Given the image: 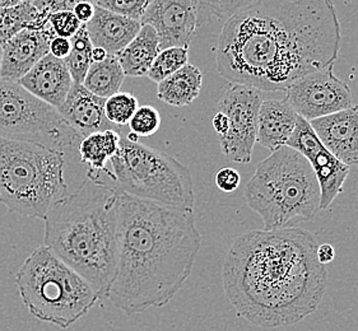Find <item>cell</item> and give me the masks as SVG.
Wrapping results in <instances>:
<instances>
[{
	"label": "cell",
	"instance_id": "cell-21",
	"mask_svg": "<svg viewBox=\"0 0 358 331\" xmlns=\"http://www.w3.org/2000/svg\"><path fill=\"white\" fill-rule=\"evenodd\" d=\"M159 49L157 32L150 24H142L136 36L122 49L116 58L128 77H144L151 68Z\"/></svg>",
	"mask_w": 358,
	"mask_h": 331
},
{
	"label": "cell",
	"instance_id": "cell-16",
	"mask_svg": "<svg viewBox=\"0 0 358 331\" xmlns=\"http://www.w3.org/2000/svg\"><path fill=\"white\" fill-rule=\"evenodd\" d=\"M18 83L29 94L57 110L69 94L73 80L65 60L49 52Z\"/></svg>",
	"mask_w": 358,
	"mask_h": 331
},
{
	"label": "cell",
	"instance_id": "cell-12",
	"mask_svg": "<svg viewBox=\"0 0 358 331\" xmlns=\"http://www.w3.org/2000/svg\"><path fill=\"white\" fill-rule=\"evenodd\" d=\"M286 145L300 152L308 159L320 187V210L329 208L343 191L350 166L344 165L325 148L310 122L300 115Z\"/></svg>",
	"mask_w": 358,
	"mask_h": 331
},
{
	"label": "cell",
	"instance_id": "cell-22",
	"mask_svg": "<svg viewBox=\"0 0 358 331\" xmlns=\"http://www.w3.org/2000/svg\"><path fill=\"white\" fill-rule=\"evenodd\" d=\"M201 83L203 74L199 68L187 63L157 83L158 100L175 108L189 106L201 94Z\"/></svg>",
	"mask_w": 358,
	"mask_h": 331
},
{
	"label": "cell",
	"instance_id": "cell-15",
	"mask_svg": "<svg viewBox=\"0 0 358 331\" xmlns=\"http://www.w3.org/2000/svg\"><path fill=\"white\" fill-rule=\"evenodd\" d=\"M325 148L344 165L358 163V105L310 120Z\"/></svg>",
	"mask_w": 358,
	"mask_h": 331
},
{
	"label": "cell",
	"instance_id": "cell-26",
	"mask_svg": "<svg viewBox=\"0 0 358 331\" xmlns=\"http://www.w3.org/2000/svg\"><path fill=\"white\" fill-rule=\"evenodd\" d=\"M189 61V51L185 47L172 46L158 52L157 57L153 60L147 77L155 82L159 83L171 75L172 73L178 72L180 68L187 64Z\"/></svg>",
	"mask_w": 358,
	"mask_h": 331
},
{
	"label": "cell",
	"instance_id": "cell-32",
	"mask_svg": "<svg viewBox=\"0 0 358 331\" xmlns=\"http://www.w3.org/2000/svg\"><path fill=\"white\" fill-rule=\"evenodd\" d=\"M80 1H92L94 0H35L32 4L43 13H54L57 10H73Z\"/></svg>",
	"mask_w": 358,
	"mask_h": 331
},
{
	"label": "cell",
	"instance_id": "cell-10",
	"mask_svg": "<svg viewBox=\"0 0 358 331\" xmlns=\"http://www.w3.org/2000/svg\"><path fill=\"white\" fill-rule=\"evenodd\" d=\"M264 92L254 87L232 83L217 103L229 119V131L218 138L221 151L232 162L250 163L252 149L257 143V122L259 108Z\"/></svg>",
	"mask_w": 358,
	"mask_h": 331
},
{
	"label": "cell",
	"instance_id": "cell-4",
	"mask_svg": "<svg viewBox=\"0 0 358 331\" xmlns=\"http://www.w3.org/2000/svg\"><path fill=\"white\" fill-rule=\"evenodd\" d=\"M120 190L86 177L45 216L43 245L108 298L116 269Z\"/></svg>",
	"mask_w": 358,
	"mask_h": 331
},
{
	"label": "cell",
	"instance_id": "cell-41",
	"mask_svg": "<svg viewBox=\"0 0 358 331\" xmlns=\"http://www.w3.org/2000/svg\"><path fill=\"white\" fill-rule=\"evenodd\" d=\"M125 138L129 139L130 142H139V137L136 135V133H129Z\"/></svg>",
	"mask_w": 358,
	"mask_h": 331
},
{
	"label": "cell",
	"instance_id": "cell-29",
	"mask_svg": "<svg viewBox=\"0 0 358 331\" xmlns=\"http://www.w3.org/2000/svg\"><path fill=\"white\" fill-rule=\"evenodd\" d=\"M152 0H94V6L108 9L113 13L141 22Z\"/></svg>",
	"mask_w": 358,
	"mask_h": 331
},
{
	"label": "cell",
	"instance_id": "cell-23",
	"mask_svg": "<svg viewBox=\"0 0 358 331\" xmlns=\"http://www.w3.org/2000/svg\"><path fill=\"white\" fill-rule=\"evenodd\" d=\"M49 24V15L40 12L32 3L21 1L13 7L0 8V45L22 29H43Z\"/></svg>",
	"mask_w": 358,
	"mask_h": 331
},
{
	"label": "cell",
	"instance_id": "cell-18",
	"mask_svg": "<svg viewBox=\"0 0 358 331\" xmlns=\"http://www.w3.org/2000/svg\"><path fill=\"white\" fill-rule=\"evenodd\" d=\"M299 114L285 98L263 100L257 122V143L271 152L287 145L292 135Z\"/></svg>",
	"mask_w": 358,
	"mask_h": 331
},
{
	"label": "cell",
	"instance_id": "cell-13",
	"mask_svg": "<svg viewBox=\"0 0 358 331\" xmlns=\"http://www.w3.org/2000/svg\"><path fill=\"white\" fill-rule=\"evenodd\" d=\"M157 32L159 49L172 46L189 49L199 22L195 0H152L141 18Z\"/></svg>",
	"mask_w": 358,
	"mask_h": 331
},
{
	"label": "cell",
	"instance_id": "cell-40",
	"mask_svg": "<svg viewBox=\"0 0 358 331\" xmlns=\"http://www.w3.org/2000/svg\"><path fill=\"white\" fill-rule=\"evenodd\" d=\"M22 0H0V8L13 7L20 4Z\"/></svg>",
	"mask_w": 358,
	"mask_h": 331
},
{
	"label": "cell",
	"instance_id": "cell-20",
	"mask_svg": "<svg viewBox=\"0 0 358 331\" xmlns=\"http://www.w3.org/2000/svg\"><path fill=\"white\" fill-rule=\"evenodd\" d=\"M122 137L116 129L101 130L83 138L78 147L80 162L88 167L86 177L101 179V175H108L114 181V173L108 168V161L113 159L120 148Z\"/></svg>",
	"mask_w": 358,
	"mask_h": 331
},
{
	"label": "cell",
	"instance_id": "cell-5",
	"mask_svg": "<svg viewBox=\"0 0 358 331\" xmlns=\"http://www.w3.org/2000/svg\"><path fill=\"white\" fill-rule=\"evenodd\" d=\"M245 202L265 230L296 227L320 210V187L308 159L283 145L255 168L246 184Z\"/></svg>",
	"mask_w": 358,
	"mask_h": 331
},
{
	"label": "cell",
	"instance_id": "cell-14",
	"mask_svg": "<svg viewBox=\"0 0 358 331\" xmlns=\"http://www.w3.org/2000/svg\"><path fill=\"white\" fill-rule=\"evenodd\" d=\"M57 36L50 23L43 29H22L1 45L3 59L0 78L18 82L48 55L50 41Z\"/></svg>",
	"mask_w": 358,
	"mask_h": 331
},
{
	"label": "cell",
	"instance_id": "cell-30",
	"mask_svg": "<svg viewBox=\"0 0 358 331\" xmlns=\"http://www.w3.org/2000/svg\"><path fill=\"white\" fill-rule=\"evenodd\" d=\"M49 23L57 36L71 38L77 34L82 23L73 10H57L49 15Z\"/></svg>",
	"mask_w": 358,
	"mask_h": 331
},
{
	"label": "cell",
	"instance_id": "cell-7",
	"mask_svg": "<svg viewBox=\"0 0 358 331\" xmlns=\"http://www.w3.org/2000/svg\"><path fill=\"white\" fill-rule=\"evenodd\" d=\"M22 302L32 316L68 329L101 300L96 289L43 245L29 253L15 274Z\"/></svg>",
	"mask_w": 358,
	"mask_h": 331
},
{
	"label": "cell",
	"instance_id": "cell-19",
	"mask_svg": "<svg viewBox=\"0 0 358 331\" xmlns=\"http://www.w3.org/2000/svg\"><path fill=\"white\" fill-rule=\"evenodd\" d=\"M85 26L94 47L117 55L136 36L142 23L96 6L94 18Z\"/></svg>",
	"mask_w": 358,
	"mask_h": 331
},
{
	"label": "cell",
	"instance_id": "cell-31",
	"mask_svg": "<svg viewBox=\"0 0 358 331\" xmlns=\"http://www.w3.org/2000/svg\"><path fill=\"white\" fill-rule=\"evenodd\" d=\"M215 185L221 191L226 194H231V193L236 191L240 186L241 176L235 168L224 167L215 173Z\"/></svg>",
	"mask_w": 358,
	"mask_h": 331
},
{
	"label": "cell",
	"instance_id": "cell-6",
	"mask_svg": "<svg viewBox=\"0 0 358 331\" xmlns=\"http://www.w3.org/2000/svg\"><path fill=\"white\" fill-rule=\"evenodd\" d=\"M66 157L46 145L0 138V203L18 216L45 219L68 194Z\"/></svg>",
	"mask_w": 358,
	"mask_h": 331
},
{
	"label": "cell",
	"instance_id": "cell-2",
	"mask_svg": "<svg viewBox=\"0 0 358 331\" xmlns=\"http://www.w3.org/2000/svg\"><path fill=\"white\" fill-rule=\"evenodd\" d=\"M317 244L301 227L250 230L223 263V289L237 317L264 329L301 323L322 303L328 270Z\"/></svg>",
	"mask_w": 358,
	"mask_h": 331
},
{
	"label": "cell",
	"instance_id": "cell-17",
	"mask_svg": "<svg viewBox=\"0 0 358 331\" xmlns=\"http://www.w3.org/2000/svg\"><path fill=\"white\" fill-rule=\"evenodd\" d=\"M105 102L106 98L99 97L83 84L73 82L72 88L57 112L85 138L96 131L116 128L105 115Z\"/></svg>",
	"mask_w": 358,
	"mask_h": 331
},
{
	"label": "cell",
	"instance_id": "cell-36",
	"mask_svg": "<svg viewBox=\"0 0 358 331\" xmlns=\"http://www.w3.org/2000/svg\"><path fill=\"white\" fill-rule=\"evenodd\" d=\"M212 125H213V129H215V134L218 138L223 137L229 131V119L221 111L215 112V115L212 119Z\"/></svg>",
	"mask_w": 358,
	"mask_h": 331
},
{
	"label": "cell",
	"instance_id": "cell-38",
	"mask_svg": "<svg viewBox=\"0 0 358 331\" xmlns=\"http://www.w3.org/2000/svg\"><path fill=\"white\" fill-rule=\"evenodd\" d=\"M199 8V17L203 12H207L209 15H215L217 8V0H195Z\"/></svg>",
	"mask_w": 358,
	"mask_h": 331
},
{
	"label": "cell",
	"instance_id": "cell-27",
	"mask_svg": "<svg viewBox=\"0 0 358 331\" xmlns=\"http://www.w3.org/2000/svg\"><path fill=\"white\" fill-rule=\"evenodd\" d=\"M139 108L136 96L128 92H117L110 96L105 102V115L108 122L116 126L129 123L136 108Z\"/></svg>",
	"mask_w": 358,
	"mask_h": 331
},
{
	"label": "cell",
	"instance_id": "cell-8",
	"mask_svg": "<svg viewBox=\"0 0 358 331\" xmlns=\"http://www.w3.org/2000/svg\"><path fill=\"white\" fill-rule=\"evenodd\" d=\"M110 163L115 187L122 193L194 210L195 193L190 170L170 154L124 137Z\"/></svg>",
	"mask_w": 358,
	"mask_h": 331
},
{
	"label": "cell",
	"instance_id": "cell-11",
	"mask_svg": "<svg viewBox=\"0 0 358 331\" xmlns=\"http://www.w3.org/2000/svg\"><path fill=\"white\" fill-rule=\"evenodd\" d=\"M285 92L287 101L308 122L353 106L351 88L334 74V64L296 80Z\"/></svg>",
	"mask_w": 358,
	"mask_h": 331
},
{
	"label": "cell",
	"instance_id": "cell-39",
	"mask_svg": "<svg viewBox=\"0 0 358 331\" xmlns=\"http://www.w3.org/2000/svg\"><path fill=\"white\" fill-rule=\"evenodd\" d=\"M108 57V51L105 50V49H102V47H94V46L92 55H91V58H92V63H94V61H102V60H105Z\"/></svg>",
	"mask_w": 358,
	"mask_h": 331
},
{
	"label": "cell",
	"instance_id": "cell-37",
	"mask_svg": "<svg viewBox=\"0 0 358 331\" xmlns=\"http://www.w3.org/2000/svg\"><path fill=\"white\" fill-rule=\"evenodd\" d=\"M316 256L322 265H328L336 258V250L330 244H322V245L317 246Z\"/></svg>",
	"mask_w": 358,
	"mask_h": 331
},
{
	"label": "cell",
	"instance_id": "cell-33",
	"mask_svg": "<svg viewBox=\"0 0 358 331\" xmlns=\"http://www.w3.org/2000/svg\"><path fill=\"white\" fill-rule=\"evenodd\" d=\"M258 0H217L215 15L221 20H227L229 15L236 13L243 8L249 7Z\"/></svg>",
	"mask_w": 358,
	"mask_h": 331
},
{
	"label": "cell",
	"instance_id": "cell-35",
	"mask_svg": "<svg viewBox=\"0 0 358 331\" xmlns=\"http://www.w3.org/2000/svg\"><path fill=\"white\" fill-rule=\"evenodd\" d=\"M94 10H96V6L92 1H80L73 9L74 15H77V18L82 24H86L94 18Z\"/></svg>",
	"mask_w": 358,
	"mask_h": 331
},
{
	"label": "cell",
	"instance_id": "cell-34",
	"mask_svg": "<svg viewBox=\"0 0 358 331\" xmlns=\"http://www.w3.org/2000/svg\"><path fill=\"white\" fill-rule=\"evenodd\" d=\"M71 38L66 37L55 36L50 41V46H49V51L51 55H54L55 58L63 59L64 60L69 52H71Z\"/></svg>",
	"mask_w": 358,
	"mask_h": 331
},
{
	"label": "cell",
	"instance_id": "cell-43",
	"mask_svg": "<svg viewBox=\"0 0 358 331\" xmlns=\"http://www.w3.org/2000/svg\"><path fill=\"white\" fill-rule=\"evenodd\" d=\"M22 1H26V3H34L35 0H22Z\"/></svg>",
	"mask_w": 358,
	"mask_h": 331
},
{
	"label": "cell",
	"instance_id": "cell-1",
	"mask_svg": "<svg viewBox=\"0 0 358 331\" xmlns=\"http://www.w3.org/2000/svg\"><path fill=\"white\" fill-rule=\"evenodd\" d=\"M342 34L333 0H258L224 20L217 72L263 92L337 61Z\"/></svg>",
	"mask_w": 358,
	"mask_h": 331
},
{
	"label": "cell",
	"instance_id": "cell-3",
	"mask_svg": "<svg viewBox=\"0 0 358 331\" xmlns=\"http://www.w3.org/2000/svg\"><path fill=\"white\" fill-rule=\"evenodd\" d=\"M116 269L108 298L128 316L161 309L193 272L201 245L193 209L175 208L120 191Z\"/></svg>",
	"mask_w": 358,
	"mask_h": 331
},
{
	"label": "cell",
	"instance_id": "cell-24",
	"mask_svg": "<svg viewBox=\"0 0 358 331\" xmlns=\"http://www.w3.org/2000/svg\"><path fill=\"white\" fill-rule=\"evenodd\" d=\"M125 77L116 55L108 54L105 60L94 61L91 64L83 80V86L96 96L108 98L120 91Z\"/></svg>",
	"mask_w": 358,
	"mask_h": 331
},
{
	"label": "cell",
	"instance_id": "cell-25",
	"mask_svg": "<svg viewBox=\"0 0 358 331\" xmlns=\"http://www.w3.org/2000/svg\"><path fill=\"white\" fill-rule=\"evenodd\" d=\"M71 45H72L71 52L64 59L65 63L68 65L73 82L83 84L87 72L92 64L91 55L94 50V43L90 38L85 24H82V27L77 31V34L71 37Z\"/></svg>",
	"mask_w": 358,
	"mask_h": 331
},
{
	"label": "cell",
	"instance_id": "cell-28",
	"mask_svg": "<svg viewBox=\"0 0 358 331\" xmlns=\"http://www.w3.org/2000/svg\"><path fill=\"white\" fill-rule=\"evenodd\" d=\"M129 129L138 137H151L157 133L161 126V116L157 108L141 106L136 108L134 115L129 120Z\"/></svg>",
	"mask_w": 358,
	"mask_h": 331
},
{
	"label": "cell",
	"instance_id": "cell-42",
	"mask_svg": "<svg viewBox=\"0 0 358 331\" xmlns=\"http://www.w3.org/2000/svg\"><path fill=\"white\" fill-rule=\"evenodd\" d=\"M1 59H3V47L0 45V69H1Z\"/></svg>",
	"mask_w": 358,
	"mask_h": 331
},
{
	"label": "cell",
	"instance_id": "cell-9",
	"mask_svg": "<svg viewBox=\"0 0 358 331\" xmlns=\"http://www.w3.org/2000/svg\"><path fill=\"white\" fill-rule=\"evenodd\" d=\"M0 138L46 145L66 156L78 153L83 139L57 108L29 94L18 82L1 78Z\"/></svg>",
	"mask_w": 358,
	"mask_h": 331
}]
</instances>
